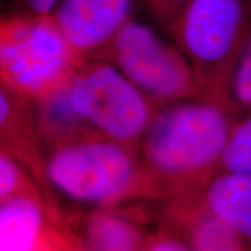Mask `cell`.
Here are the masks:
<instances>
[{
    "mask_svg": "<svg viewBox=\"0 0 251 251\" xmlns=\"http://www.w3.org/2000/svg\"><path fill=\"white\" fill-rule=\"evenodd\" d=\"M62 212L49 201L18 197L0 207V251H35L50 220Z\"/></svg>",
    "mask_w": 251,
    "mask_h": 251,
    "instance_id": "11",
    "label": "cell"
},
{
    "mask_svg": "<svg viewBox=\"0 0 251 251\" xmlns=\"http://www.w3.org/2000/svg\"><path fill=\"white\" fill-rule=\"evenodd\" d=\"M45 175L49 194L63 197L85 212L149 199L140 152L98 134L47 151Z\"/></svg>",
    "mask_w": 251,
    "mask_h": 251,
    "instance_id": "2",
    "label": "cell"
},
{
    "mask_svg": "<svg viewBox=\"0 0 251 251\" xmlns=\"http://www.w3.org/2000/svg\"><path fill=\"white\" fill-rule=\"evenodd\" d=\"M162 219L165 230L191 251H247L246 238L207 208L201 188L166 200Z\"/></svg>",
    "mask_w": 251,
    "mask_h": 251,
    "instance_id": "8",
    "label": "cell"
},
{
    "mask_svg": "<svg viewBox=\"0 0 251 251\" xmlns=\"http://www.w3.org/2000/svg\"><path fill=\"white\" fill-rule=\"evenodd\" d=\"M18 197H27L31 199L49 201L42 188L29 175V172L7 153L1 152L0 155V200L2 202Z\"/></svg>",
    "mask_w": 251,
    "mask_h": 251,
    "instance_id": "13",
    "label": "cell"
},
{
    "mask_svg": "<svg viewBox=\"0 0 251 251\" xmlns=\"http://www.w3.org/2000/svg\"><path fill=\"white\" fill-rule=\"evenodd\" d=\"M247 1H249V2H250V4H251V0H247Z\"/></svg>",
    "mask_w": 251,
    "mask_h": 251,
    "instance_id": "19",
    "label": "cell"
},
{
    "mask_svg": "<svg viewBox=\"0 0 251 251\" xmlns=\"http://www.w3.org/2000/svg\"><path fill=\"white\" fill-rule=\"evenodd\" d=\"M220 168L222 171L251 176V112L234 125Z\"/></svg>",
    "mask_w": 251,
    "mask_h": 251,
    "instance_id": "15",
    "label": "cell"
},
{
    "mask_svg": "<svg viewBox=\"0 0 251 251\" xmlns=\"http://www.w3.org/2000/svg\"><path fill=\"white\" fill-rule=\"evenodd\" d=\"M71 108L94 133L139 151L158 107L112 63L89 58L67 87Z\"/></svg>",
    "mask_w": 251,
    "mask_h": 251,
    "instance_id": "5",
    "label": "cell"
},
{
    "mask_svg": "<svg viewBox=\"0 0 251 251\" xmlns=\"http://www.w3.org/2000/svg\"><path fill=\"white\" fill-rule=\"evenodd\" d=\"M226 107L251 112V29L229 77Z\"/></svg>",
    "mask_w": 251,
    "mask_h": 251,
    "instance_id": "14",
    "label": "cell"
},
{
    "mask_svg": "<svg viewBox=\"0 0 251 251\" xmlns=\"http://www.w3.org/2000/svg\"><path fill=\"white\" fill-rule=\"evenodd\" d=\"M207 208L251 241V176L221 171L201 188Z\"/></svg>",
    "mask_w": 251,
    "mask_h": 251,
    "instance_id": "12",
    "label": "cell"
},
{
    "mask_svg": "<svg viewBox=\"0 0 251 251\" xmlns=\"http://www.w3.org/2000/svg\"><path fill=\"white\" fill-rule=\"evenodd\" d=\"M247 0H191L169 27L186 56L199 87V99L226 107L231 70L251 29Z\"/></svg>",
    "mask_w": 251,
    "mask_h": 251,
    "instance_id": "4",
    "label": "cell"
},
{
    "mask_svg": "<svg viewBox=\"0 0 251 251\" xmlns=\"http://www.w3.org/2000/svg\"><path fill=\"white\" fill-rule=\"evenodd\" d=\"M134 0H58L52 17L75 49L97 58L131 20Z\"/></svg>",
    "mask_w": 251,
    "mask_h": 251,
    "instance_id": "7",
    "label": "cell"
},
{
    "mask_svg": "<svg viewBox=\"0 0 251 251\" xmlns=\"http://www.w3.org/2000/svg\"><path fill=\"white\" fill-rule=\"evenodd\" d=\"M52 14H14L0 24L1 86L36 102L62 92L87 61Z\"/></svg>",
    "mask_w": 251,
    "mask_h": 251,
    "instance_id": "3",
    "label": "cell"
},
{
    "mask_svg": "<svg viewBox=\"0 0 251 251\" xmlns=\"http://www.w3.org/2000/svg\"><path fill=\"white\" fill-rule=\"evenodd\" d=\"M62 224L78 251H142L146 243L135 216L119 207L62 213Z\"/></svg>",
    "mask_w": 251,
    "mask_h": 251,
    "instance_id": "9",
    "label": "cell"
},
{
    "mask_svg": "<svg viewBox=\"0 0 251 251\" xmlns=\"http://www.w3.org/2000/svg\"><path fill=\"white\" fill-rule=\"evenodd\" d=\"M23 13L26 14H51L58 0H13Z\"/></svg>",
    "mask_w": 251,
    "mask_h": 251,
    "instance_id": "18",
    "label": "cell"
},
{
    "mask_svg": "<svg viewBox=\"0 0 251 251\" xmlns=\"http://www.w3.org/2000/svg\"><path fill=\"white\" fill-rule=\"evenodd\" d=\"M234 125L228 109L187 99L157 109L140 143L149 199L202 188L221 164Z\"/></svg>",
    "mask_w": 251,
    "mask_h": 251,
    "instance_id": "1",
    "label": "cell"
},
{
    "mask_svg": "<svg viewBox=\"0 0 251 251\" xmlns=\"http://www.w3.org/2000/svg\"><path fill=\"white\" fill-rule=\"evenodd\" d=\"M93 59L112 63L158 108L199 98L193 69L183 51L134 19Z\"/></svg>",
    "mask_w": 251,
    "mask_h": 251,
    "instance_id": "6",
    "label": "cell"
},
{
    "mask_svg": "<svg viewBox=\"0 0 251 251\" xmlns=\"http://www.w3.org/2000/svg\"><path fill=\"white\" fill-rule=\"evenodd\" d=\"M1 152L20 163L40 185L49 201L45 175V155L37 134L35 105L6 87L0 91Z\"/></svg>",
    "mask_w": 251,
    "mask_h": 251,
    "instance_id": "10",
    "label": "cell"
},
{
    "mask_svg": "<svg viewBox=\"0 0 251 251\" xmlns=\"http://www.w3.org/2000/svg\"><path fill=\"white\" fill-rule=\"evenodd\" d=\"M151 13L169 28L191 0H143Z\"/></svg>",
    "mask_w": 251,
    "mask_h": 251,
    "instance_id": "16",
    "label": "cell"
},
{
    "mask_svg": "<svg viewBox=\"0 0 251 251\" xmlns=\"http://www.w3.org/2000/svg\"><path fill=\"white\" fill-rule=\"evenodd\" d=\"M142 251H191L184 242L165 229L147 238Z\"/></svg>",
    "mask_w": 251,
    "mask_h": 251,
    "instance_id": "17",
    "label": "cell"
}]
</instances>
